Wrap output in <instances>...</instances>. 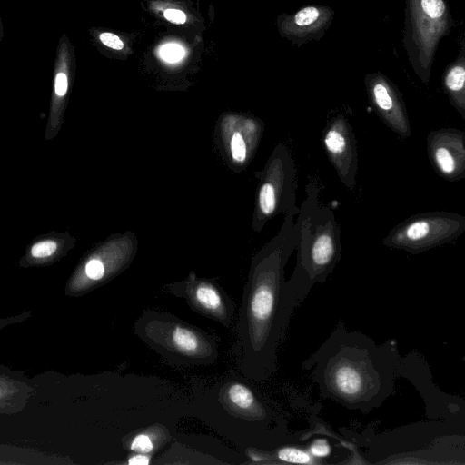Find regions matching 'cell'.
Masks as SVG:
<instances>
[{
  "mask_svg": "<svg viewBox=\"0 0 465 465\" xmlns=\"http://www.w3.org/2000/svg\"><path fill=\"white\" fill-rule=\"evenodd\" d=\"M299 211L286 213L280 232L253 256L243 288L234 351L240 371L252 381H265L275 372L277 350L291 316L313 286L299 264L288 281L284 278L285 264L298 244L293 216Z\"/></svg>",
  "mask_w": 465,
  "mask_h": 465,
  "instance_id": "obj_1",
  "label": "cell"
},
{
  "mask_svg": "<svg viewBox=\"0 0 465 465\" xmlns=\"http://www.w3.org/2000/svg\"><path fill=\"white\" fill-rule=\"evenodd\" d=\"M376 349L365 335L340 322L329 337L302 362L323 399L367 412L380 399L381 381Z\"/></svg>",
  "mask_w": 465,
  "mask_h": 465,
  "instance_id": "obj_2",
  "label": "cell"
},
{
  "mask_svg": "<svg viewBox=\"0 0 465 465\" xmlns=\"http://www.w3.org/2000/svg\"><path fill=\"white\" fill-rule=\"evenodd\" d=\"M250 381L232 371L213 386L210 401L217 429L244 450H269L294 440L285 420Z\"/></svg>",
  "mask_w": 465,
  "mask_h": 465,
  "instance_id": "obj_3",
  "label": "cell"
},
{
  "mask_svg": "<svg viewBox=\"0 0 465 465\" xmlns=\"http://www.w3.org/2000/svg\"><path fill=\"white\" fill-rule=\"evenodd\" d=\"M134 330L143 342L171 363L210 365L218 358L214 336L169 313L146 311Z\"/></svg>",
  "mask_w": 465,
  "mask_h": 465,
  "instance_id": "obj_4",
  "label": "cell"
},
{
  "mask_svg": "<svg viewBox=\"0 0 465 465\" xmlns=\"http://www.w3.org/2000/svg\"><path fill=\"white\" fill-rule=\"evenodd\" d=\"M298 259L312 282L323 283L338 264L341 247L340 229L329 206L320 205L315 186L307 185V197L298 213Z\"/></svg>",
  "mask_w": 465,
  "mask_h": 465,
  "instance_id": "obj_5",
  "label": "cell"
},
{
  "mask_svg": "<svg viewBox=\"0 0 465 465\" xmlns=\"http://www.w3.org/2000/svg\"><path fill=\"white\" fill-rule=\"evenodd\" d=\"M444 0H406L403 45L420 80L428 84L440 40L450 30Z\"/></svg>",
  "mask_w": 465,
  "mask_h": 465,
  "instance_id": "obj_6",
  "label": "cell"
},
{
  "mask_svg": "<svg viewBox=\"0 0 465 465\" xmlns=\"http://www.w3.org/2000/svg\"><path fill=\"white\" fill-rule=\"evenodd\" d=\"M464 232V215L445 211L427 212L398 223L382 242L391 248L417 253L452 242Z\"/></svg>",
  "mask_w": 465,
  "mask_h": 465,
  "instance_id": "obj_7",
  "label": "cell"
},
{
  "mask_svg": "<svg viewBox=\"0 0 465 465\" xmlns=\"http://www.w3.org/2000/svg\"><path fill=\"white\" fill-rule=\"evenodd\" d=\"M295 207V166L288 149L279 143L269 157L259 182L252 229L260 232L279 213Z\"/></svg>",
  "mask_w": 465,
  "mask_h": 465,
  "instance_id": "obj_8",
  "label": "cell"
},
{
  "mask_svg": "<svg viewBox=\"0 0 465 465\" xmlns=\"http://www.w3.org/2000/svg\"><path fill=\"white\" fill-rule=\"evenodd\" d=\"M172 292L184 298L192 310L229 328L234 314V303L215 280L190 276L173 287Z\"/></svg>",
  "mask_w": 465,
  "mask_h": 465,
  "instance_id": "obj_9",
  "label": "cell"
},
{
  "mask_svg": "<svg viewBox=\"0 0 465 465\" xmlns=\"http://www.w3.org/2000/svg\"><path fill=\"white\" fill-rule=\"evenodd\" d=\"M219 130L228 163L234 169L246 166L258 147L263 131L262 122L240 114H225Z\"/></svg>",
  "mask_w": 465,
  "mask_h": 465,
  "instance_id": "obj_10",
  "label": "cell"
},
{
  "mask_svg": "<svg viewBox=\"0 0 465 465\" xmlns=\"http://www.w3.org/2000/svg\"><path fill=\"white\" fill-rule=\"evenodd\" d=\"M427 152L435 172L449 182L465 178V133L452 127L427 135Z\"/></svg>",
  "mask_w": 465,
  "mask_h": 465,
  "instance_id": "obj_11",
  "label": "cell"
},
{
  "mask_svg": "<svg viewBox=\"0 0 465 465\" xmlns=\"http://www.w3.org/2000/svg\"><path fill=\"white\" fill-rule=\"evenodd\" d=\"M323 144L341 181L351 189L358 171V154L352 128L346 119L337 116L329 121Z\"/></svg>",
  "mask_w": 465,
  "mask_h": 465,
  "instance_id": "obj_12",
  "label": "cell"
},
{
  "mask_svg": "<svg viewBox=\"0 0 465 465\" xmlns=\"http://www.w3.org/2000/svg\"><path fill=\"white\" fill-rule=\"evenodd\" d=\"M371 103L385 124L402 138L411 134L408 112L397 87L381 74L372 76L368 83Z\"/></svg>",
  "mask_w": 465,
  "mask_h": 465,
  "instance_id": "obj_13",
  "label": "cell"
},
{
  "mask_svg": "<svg viewBox=\"0 0 465 465\" xmlns=\"http://www.w3.org/2000/svg\"><path fill=\"white\" fill-rule=\"evenodd\" d=\"M292 444H284L269 450H246L245 452L255 463H325L322 459L312 455L308 449L305 450Z\"/></svg>",
  "mask_w": 465,
  "mask_h": 465,
  "instance_id": "obj_14",
  "label": "cell"
},
{
  "mask_svg": "<svg viewBox=\"0 0 465 465\" xmlns=\"http://www.w3.org/2000/svg\"><path fill=\"white\" fill-rule=\"evenodd\" d=\"M442 86L450 102L465 121V50L447 66Z\"/></svg>",
  "mask_w": 465,
  "mask_h": 465,
  "instance_id": "obj_15",
  "label": "cell"
},
{
  "mask_svg": "<svg viewBox=\"0 0 465 465\" xmlns=\"http://www.w3.org/2000/svg\"><path fill=\"white\" fill-rule=\"evenodd\" d=\"M169 439L168 430L161 425H155L134 435L130 440L129 448L135 453L149 454L163 447Z\"/></svg>",
  "mask_w": 465,
  "mask_h": 465,
  "instance_id": "obj_16",
  "label": "cell"
},
{
  "mask_svg": "<svg viewBox=\"0 0 465 465\" xmlns=\"http://www.w3.org/2000/svg\"><path fill=\"white\" fill-rule=\"evenodd\" d=\"M29 386L25 384H21L15 380H12L9 377H5L3 374L1 376V411H3L5 408H13L15 407V399L17 401L20 408L24 406L25 402L27 401L31 390H26L23 391V389L27 388Z\"/></svg>",
  "mask_w": 465,
  "mask_h": 465,
  "instance_id": "obj_17",
  "label": "cell"
},
{
  "mask_svg": "<svg viewBox=\"0 0 465 465\" xmlns=\"http://www.w3.org/2000/svg\"><path fill=\"white\" fill-rule=\"evenodd\" d=\"M159 54L164 61L175 63L184 56L185 50L176 43H168L160 48Z\"/></svg>",
  "mask_w": 465,
  "mask_h": 465,
  "instance_id": "obj_18",
  "label": "cell"
},
{
  "mask_svg": "<svg viewBox=\"0 0 465 465\" xmlns=\"http://www.w3.org/2000/svg\"><path fill=\"white\" fill-rule=\"evenodd\" d=\"M57 250V244L54 241H43L35 243L31 248V255L35 259L51 257Z\"/></svg>",
  "mask_w": 465,
  "mask_h": 465,
  "instance_id": "obj_19",
  "label": "cell"
},
{
  "mask_svg": "<svg viewBox=\"0 0 465 465\" xmlns=\"http://www.w3.org/2000/svg\"><path fill=\"white\" fill-rule=\"evenodd\" d=\"M319 15V10L316 7L307 6L295 15L294 23L299 26H307L316 22Z\"/></svg>",
  "mask_w": 465,
  "mask_h": 465,
  "instance_id": "obj_20",
  "label": "cell"
},
{
  "mask_svg": "<svg viewBox=\"0 0 465 465\" xmlns=\"http://www.w3.org/2000/svg\"><path fill=\"white\" fill-rule=\"evenodd\" d=\"M308 450L314 457L323 460L331 454V447L326 439L318 438L308 446Z\"/></svg>",
  "mask_w": 465,
  "mask_h": 465,
  "instance_id": "obj_21",
  "label": "cell"
},
{
  "mask_svg": "<svg viewBox=\"0 0 465 465\" xmlns=\"http://www.w3.org/2000/svg\"><path fill=\"white\" fill-rule=\"evenodd\" d=\"M100 40L106 46L115 50H121L124 47V43L121 41V39L116 35L112 33L101 34Z\"/></svg>",
  "mask_w": 465,
  "mask_h": 465,
  "instance_id": "obj_22",
  "label": "cell"
},
{
  "mask_svg": "<svg viewBox=\"0 0 465 465\" xmlns=\"http://www.w3.org/2000/svg\"><path fill=\"white\" fill-rule=\"evenodd\" d=\"M164 17L175 24H183L186 20V15L183 12L177 9H167L164 11Z\"/></svg>",
  "mask_w": 465,
  "mask_h": 465,
  "instance_id": "obj_23",
  "label": "cell"
},
{
  "mask_svg": "<svg viewBox=\"0 0 465 465\" xmlns=\"http://www.w3.org/2000/svg\"><path fill=\"white\" fill-rule=\"evenodd\" d=\"M55 93L58 96H63L67 91V77L64 73H59L55 77Z\"/></svg>",
  "mask_w": 465,
  "mask_h": 465,
  "instance_id": "obj_24",
  "label": "cell"
},
{
  "mask_svg": "<svg viewBox=\"0 0 465 465\" xmlns=\"http://www.w3.org/2000/svg\"><path fill=\"white\" fill-rule=\"evenodd\" d=\"M150 461V456L143 453H136L129 458L128 464L130 465H147Z\"/></svg>",
  "mask_w": 465,
  "mask_h": 465,
  "instance_id": "obj_25",
  "label": "cell"
}]
</instances>
